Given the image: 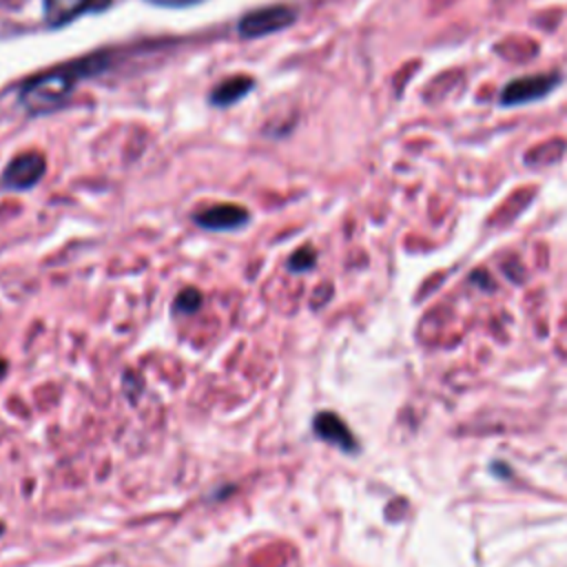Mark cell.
<instances>
[{
    "label": "cell",
    "instance_id": "9c48e42d",
    "mask_svg": "<svg viewBox=\"0 0 567 567\" xmlns=\"http://www.w3.org/2000/svg\"><path fill=\"white\" fill-rule=\"evenodd\" d=\"M315 264H317V252H315L310 246H301L299 250H295V252L290 255L288 268H290L292 272H306V270H310Z\"/></svg>",
    "mask_w": 567,
    "mask_h": 567
},
{
    "label": "cell",
    "instance_id": "277c9868",
    "mask_svg": "<svg viewBox=\"0 0 567 567\" xmlns=\"http://www.w3.org/2000/svg\"><path fill=\"white\" fill-rule=\"evenodd\" d=\"M44 171H47V162L40 153L35 151L20 153L2 171V184L11 190H27L42 179Z\"/></svg>",
    "mask_w": 567,
    "mask_h": 567
},
{
    "label": "cell",
    "instance_id": "7a4b0ae2",
    "mask_svg": "<svg viewBox=\"0 0 567 567\" xmlns=\"http://www.w3.org/2000/svg\"><path fill=\"white\" fill-rule=\"evenodd\" d=\"M292 22H295V11L290 7L275 4V7H264L246 13L237 24V33L241 38H264L268 33H277L290 27Z\"/></svg>",
    "mask_w": 567,
    "mask_h": 567
},
{
    "label": "cell",
    "instance_id": "4fadbf2b",
    "mask_svg": "<svg viewBox=\"0 0 567 567\" xmlns=\"http://www.w3.org/2000/svg\"><path fill=\"white\" fill-rule=\"evenodd\" d=\"M2 532H4V527H2V525H0V534H2Z\"/></svg>",
    "mask_w": 567,
    "mask_h": 567
},
{
    "label": "cell",
    "instance_id": "3957f363",
    "mask_svg": "<svg viewBox=\"0 0 567 567\" xmlns=\"http://www.w3.org/2000/svg\"><path fill=\"white\" fill-rule=\"evenodd\" d=\"M560 82L558 75H525L518 80H512L505 84L503 93H501V104L503 106H520L534 100L545 97L547 93L554 91V86Z\"/></svg>",
    "mask_w": 567,
    "mask_h": 567
},
{
    "label": "cell",
    "instance_id": "ba28073f",
    "mask_svg": "<svg viewBox=\"0 0 567 567\" xmlns=\"http://www.w3.org/2000/svg\"><path fill=\"white\" fill-rule=\"evenodd\" d=\"M252 86H255V80L250 75H233L213 89L210 102L215 106H230L239 102L244 95H248Z\"/></svg>",
    "mask_w": 567,
    "mask_h": 567
},
{
    "label": "cell",
    "instance_id": "6da1fadb",
    "mask_svg": "<svg viewBox=\"0 0 567 567\" xmlns=\"http://www.w3.org/2000/svg\"><path fill=\"white\" fill-rule=\"evenodd\" d=\"M75 80H78V73L69 69H58L53 73L38 75L22 86L20 100L29 111H35V113L55 109L71 95Z\"/></svg>",
    "mask_w": 567,
    "mask_h": 567
},
{
    "label": "cell",
    "instance_id": "5b68a950",
    "mask_svg": "<svg viewBox=\"0 0 567 567\" xmlns=\"http://www.w3.org/2000/svg\"><path fill=\"white\" fill-rule=\"evenodd\" d=\"M44 20L49 27L58 29L84 13H97L111 7V0H42Z\"/></svg>",
    "mask_w": 567,
    "mask_h": 567
},
{
    "label": "cell",
    "instance_id": "8fae6325",
    "mask_svg": "<svg viewBox=\"0 0 567 567\" xmlns=\"http://www.w3.org/2000/svg\"><path fill=\"white\" fill-rule=\"evenodd\" d=\"M153 4H159V7H173V9H179V7H190V4H197L202 0H148Z\"/></svg>",
    "mask_w": 567,
    "mask_h": 567
},
{
    "label": "cell",
    "instance_id": "7c38bea8",
    "mask_svg": "<svg viewBox=\"0 0 567 567\" xmlns=\"http://www.w3.org/2000/svg\"><path fill=\"white\" fill-rule=\"evenodd\" d=\"M7 374V363L0 359V379Z\"/></svg>",
    "mask_w": 567,
    "mask_h": 567
},
{
    "label": "cell",
    "instance_id": "8992f818",
    "mask_svg": "<svg viewBox=\"0 0 567 567\" xmlns=\"http://www.w3.org/2000/svg\"><path fill=\"white\" fill-rule=\"evenodd\" d=\"M195 224L206 230H237L248 224L250 215L237 204H215L193 215Z\"/></svg>",
    "mask_w": 567,
    "mask_h": 567
},
{
    "label": "cell",
    "instance_id": "30bf717a",
    "mask_svg": "<svg viewBox=\"0 0 567 567\" xmlns=\"http://www.w3.org/2000/svg\"><path fill=\"white\" fill-rule=\"evenodd\" d=\"M202 306V295L195 290V288H186V290H182L179 295H177V299H175V303H173V308H175V312H195L197 308Z\"/></svg>",
    "mask_w": 567,
    "mask_h": 567
},
{
    "label": "cell",
    "instance_id": "52a82bcc",
    "mask_svg": "<svg viewBox=\"0 0 567 567\" xmlns=\"http://www.w3.org/2000/svg\"><path fill=\"white\" fill-rule=\"evenodd\" d=\"M312 430L321 441H328V443L337 445L343 452H354L359 447L350 427L334 412H319L312 421Z\"/></svg>",
    "mask_w": 567,
    "mask_h": 567
}]
</instances>
